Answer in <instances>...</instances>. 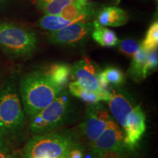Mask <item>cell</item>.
<instances>
[{"label": "cell", "mask_w": 158, "mask_h": 158, "mask_svg": "<svg viewBox=\"0 0 158 158\" xmlns=\"http://www.w3.org/2000/svg\"><path fill=\"white\" fill-rule=\"evenodd\" d=\"M62 91L51 81L43 70L25 74L19 81V92L23 110L29 117L48 106Z\"/></svg>", "instance_id": "3957f363"}, {"label": "cell", "mask_w": 158, "mask_h": 158, "mask_svg": "<svg viewBox=\"0 0 158 158\" xmlns=\"http://www.w3.org/2000/svg\"><path fill=\"white\" fill-rule=\"evenodd\" d=\"M147 55V51L140 49L139 51L132 57V61L128 69V75L135 81H140L146 78L144 76V68Z\"/></svg>", "instance_id": "2e32d148"}, {"label": "cell", "mask_w": 158, "mask_h": 158, "mask_svg": "<svg viewBox=\"0 0 158 158\" xmlns=\"http://www.w3.org/2000/svg\"><path fill=\"white\" fill-rule=\"evenodd\" d=\"M94 29V23L82 21L74 23L59 30L50 31L49 42L54 45H73L84 42Z\"/></svg>", "instance_id": "30bf717a"}, {"label": "cell", "mask_w": 158, "mask_h": 158, "mask_svg": "<svg viewBox=\"0 0 158 158\" xmlns=\"http://www.w3.org/2000/svg\"><path fill=\"white\" fill-rule=\"evenodd\" d=\"M156 1H157V0H156Z\"/></svg>", "instance_id": "484cf974"}, {"label": "cell", "mask_w": 158, "mask_h": 158, "mask_svg": "<svg viewBox=\"0 0 158 158\" xmlns=\"http://www.w3.org/2000/svg\"><path fill=\"white\" fill-rule=\"evenodd\" d=\"M157 48L147 52V59H146L145 62V68H144V76H145V78L149 76L152 73H153L157 69Z\"/></svg>", "instance_id": "ffe728a7"}, {"label": "cell", "mask_w": 158, "mask_h": 158, "mask_svg": "<svg viewBox=\"0 0 158 158\" xmlns=\"http://www.w3.org/2000/svg\"><path fill=\"white\" fill-rule=\"evenodd\" d=\"M37 37L34 31L13 23L0 22V48L13 57L29 56L34 52Z\"/></svg>", "instance_id": "8992f818"}, {"label": "cell", "mask_w": 158, "mask_h": 158, "mask_svg": "<svg viewBox=\"0 0 158 158\" xmlns=\"http://www.w3.org/2000/svg\"><path fill=\"white\" fill-rule=\"evenodd\" d=\"M93 23L94 29L92 35L95 42L104 47H113L118 44V39L114 31L99 24L96 21Z\"/></svg>", "instance_id": "9a60e30c"}, {"label": "cell", "mask_w": 158, "mask_h": 158, "mask_svg": "<svg viewBox=\"0 0 158 158\" xmlns=\"http://www.w3.org/2000/svg\"><path fill=\"white\" fill-rule=\"evenodd\" d=\"M6 0H0V3H3L4 2H5Z\"/></svg>", "instance_id": "603a6c76"}, {"label": "cell", "mask_w": 158, "mask_h": 158, "mask_svg": "<svg viewBox=\"0 0 158 158\" xmlns=\"http://www.w3.org/2000/svg\"><path fill=\"white\" fill-rule=\"evenodd\" d=\"M116 1H117V3H118L120 1H121V0H116Z\"/></svg>", "instance_id": "d4e9b609"}, {"label": "cell", "mask_w": 158, "mask_h": 158, "mask_svg": "<svg viewBox=\"0 0 158 158\" xmlns=\"http://www.w3.org/2000/svg\"><path fill=\"white\" fill-rule=\"evenodd\" d=\"M76 0H36V6L45 15H60L63 9Z\"/></svg>", "instance_id": "e0dca14e"}, {"label": "cell", "mask_w": 158, "mask_h": 158, "mask_svg": "<svg viewBox=\"0 0 158 158\" xmlns=\"http://www.w3.org/2000/svg\"><path fill=\"white\" fill-rule=\"evenodd\" d=\"M111 118L112 116L100 102L89 105L80 130L89 146L101 135Z\"/></svg>", "instance_id": "ba28073f"}, {"label": "cell", "mask_w": 158, "mask_h": 158, "mask_svg": "<svg viewBox=\"0 0 158 158\" xmlns=\"http://www.w3.org/2000/svg\"><path fill=\"white\" fill-rule=\"evenodd\" d=\"M0 158H16L14 154L11 152V150H7L0 148Z\"/></svg>", "instance_id": "7402d4cb"}, {"label": "cell", "mask_w": 158, "mask_h": 158, "mask_svg": "<svg viewBox=\"0 0 158 158\" xmlns=\"http://www.w3.org/2000/svg\"><path fill=\"white\" fill-rule=\"evenodd\" d=\"M118 49L126 56L133 57L141 49L140 44L133 39H124L118 43Z\"/></svg>", "instance_id": "d6986e66"}, {"label": "cell", "mask_w": 158, "mask_h": 158, "mask_svg": "<svg viewBox=\"0 0 158 158\" xmlns=\"http://www.w3.org/2000/svg\"><path fill=\"white\" fill-rule=\"evenodd\" d=\"M65 158H84V152L81 146H78L71 149Z\"/></svg>", "instance_id": "44dd1931"}, {"label": "cell", "mask_w": 158, "mask_h": 158, "mask_svg": "<svg viewBox=\"0 0 158 158\" xmlns=\"http://www.w3.org/2000/svg\"><path fill=\"white\" fill-rule=\"evenodd\" d=\"M74 107L70 92L61 94L38 113L29 117V128L35 135L54 132L68 123L73 115Z\"/></svg>", "instance_id": "5b68a950"}, {"label": "cell", "mask_w": 158, "mask_h": 158, "mask_svg": "<svg viewBox=\"0 0 158 158\" xmlns=\"http://www.w3.org/2000/svg\"><path fill=\"white\" fill-rule=\"evenodd\" d=\"M100 86L105 90L109 91L110 87H118L125 81L124 73L116 67H108L101 70L99 75Z\"/></svg>", "instance_id": "4fadbf2b"}, {"label": "cell", "mask_w": 158, "mask_h": 158, "mask_svg": "<svg viewBox=\"0 0 158 158\" xmlns=\"http://www.w3.org/2000/svg\"><path fill=\"white\" fill-rule=\"evenodd\" d=\"M69 92L76 98L80 99L82 101L89 104L97 103L100 101H108L110 98V92L106 94H100L90 92L80 86L76 82L71 81L68 84Z\"/></svg>", "instance_id": "5bb4252c"}, {"label": "cell", "mask_w": 158, "mask_h": 158, "mask_svg": "<svg viewBox=\"0 0 158 158\" xmlns=\"http://www.w3.org/2000/svg\"><path fill=\"white\" fill-rule=\"evenodd\" d=\"M43 71L55 85L62 90L65 89L71 76L70 66L64 63H56L50 65Z\"/></svg>", "instance_id": "7c38bea8"}, {"label": "cell", "mask_w": 158, "mask_h": 158, "mask_svg": "<svg viewBox=\"0 0 158 158\" xmlns=\"http://www.w3.org/2000/svg\"><path fill=\"white\" fill-rule=\"evenodd\" d=\"M26 126V116L16 81L11 78L0 89V148L11 150L19 143Z\"/></svg>", "instance_id": "6da1fadb"}, {"label": "cell", "mask_w": 158, "mask_h": 158, "mask_svg": "<svg viewBox=\"0 0 158 158\" xmlns=\"http://www.w3.org/2000/svg\"><path fill=\"white\" fill-rule=\"evenodd\" d=\"M100 71L98 64L85 57L73 64L71 68L70 78L73 81L85 89L96 93L106 94L110 91L103 89L100 86L99 81Z\"/></svg>", "instance_id": "9c48e42d"}, {"label": "cell", "mask_w": 158, "mask_h": 158, "mask_svg": "<svg viewBox=\"0 0 158 158\" xmlns=\"http://www.w3.org/2000/svg\"><path fill=\"white\" fill-rule=\"evenodd\" d=\"M127 149L119 125L112 117L106 129L90 145L91 158H104L110 154L121 153Z\"/></svg>", "instance_id": "52a82bcc"}, {"label": "cell", "mask_w": 158, "mask_h": 158, "mask_svg": "<svg viewBox=\"0 0 158 158\" xmlns=\"http://www.w3.org/2000/svg\"><path fill=\"white\" fill-rule=\"evenodd\" d=\"M108 108L112 117L121 126L124 143L127 149L137 147L146 132V116L139 105L122 91H110Z\"/></svg>", "instance_id": "7a4b0ae2"}, {"label": "cell", "mask_w": 158, "mask_h": 158, "mask_svg": "<svg viewBox=\"0 0 158 158\" xmlns=\"http://www.w3.org/2000/svg\"><path fill=\"white\" fill-rule=\"evenodd\" d=\"M128 21L127 13L117 7H104L98 15L97 22L103 27H122Z\"/></svg>", "instance_id": "8fae6325"}, {"label": "cell", "mask_w": 158, "mask_h": 158, "mask_svg": "<svg viewBox=\"0 0 158 158\" xmlns=\"http://www.w3.org/2000/svg\"><path fill=\"white\" fill-rule=\"evenodd\" d=\"M158 45V23L156 21L152 23L148 29L145 38L140 45L141 49L149 52L157 48Z\"/></svg>", "instance_id": "ac0fdd59"}, {"label": "cell", "mask_w": 158, "mask_h": 158, "mask_svg": "<svg viewBox=\"0 0 158 158\" xmlns=\"http://www.w3.org/2000/svg\"><path fill=\"white\" fill-rule=\"evenodd\" d=\"M80 145L75 134L69 131L35 135L26 144L23 158H65L71 149Z\"/></svg>", "instance_id": "277c9868"}, {"label": "cell", "mask_w": 158, "mask_h": 158, "mask_svg": "<svg viewBox=\"0 0 158 158\" xmlns=\"http://www.w3.org/2000/svg\"><path fill=\"white\" fill-rule=\"evenodd\" d=\"M78 1H82V2H88V0H78Z\"/></svg>", "instance_id": "cb8c5ba5"}]
</instances>
